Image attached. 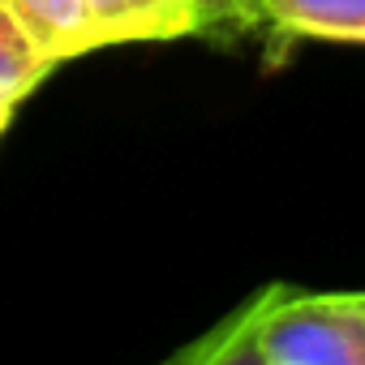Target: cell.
<instances>
[{
	"mask_svg": "<svg viewBox=\"0 0 365 365\" xmlns=\"http://www.w3.org/2000/svg\"><path fill=\"white\" fill-rule=\"evenodd\" d=\"M258 348L262 365H365V292L271 284Z\"/></svg>",
	"mask_w": 365,
	"mask_h": 365,
	"instance_id": "1",
	"label": "cell"
},
{
	"mask_svg": "<svg viewBox=\"0 0 365 365\" xmlns=\"http://www.w3.org/2000/svg\"><path fill=\"white\" fill-rule=\"evenodd\" d=\"M86 18L95 52L125 43H168L202 35L207 0H86Z\"/></svg>",
	"mask_w": 365,
	"mask_h": 365,
	"instance_id": "2",
	"label": "cell"
},
{
	"mask_svg": "<svg viewBox=\"0 0 365 365\" xmlns=\"http://www.w3.org/2000/svg\"><path fill=\"white\" fill-rule=\"evenodd\" d=\"M258 22L275 43H352L365 48V0H258Z\"/></svg>",
	"mask_w": 365,
	"mask_h": 365,
	"instance_id": "3",
	"label": "cell"
},
{
	"mask_svg": "<svg viewBox=\"0 0 365 365\" xmlns=\"http://www.w3.org/2000/svg\"><path fill=\"white\" fill-rule=\"evenodd\" d=\"M267 297H271V284H262L258 292H250L220 322H211L202 335H194L190 344H180L176 352H168L155 365H262L258 322H262Z\"/></svg>",
	"mask_w": 365,
	"mask_h": 365,
	"instance_id": "4",
	"label": "cell"
},
{
	"mask_svg": "<svg viewBox=\"0 0 365 365\" xmlns=\"http://www.w3.org/2000/svg\"><path fill=\"white\" fill-rule=\"evenodd\" d=\"M26 26V35L43 48L48 61H73L95 52L91 39V18H86V0H5Z\"/></svg>",
	"mask_w": 365,
	"mask_h": 365,
	"instance_id": "5",
	"label": "cell"
},
{
	"mask_svg": "<svg viewBox=\"0 0 365 365\" xmlns=\"http://www.w3.org/2000/svg\"><path fill=\"white\" fill-rule=\"evenodd\" d=\"M52 69H56V61L43 56V48L26 35L18 14L0 0V99L22 103L26 95H35L48 82Z\"/></svg>",
	"mask_w": 365,
	"mask_h": 365,
	"instance_id": "6",
	"label": "cell"
},
{
	"mask_svg": "<svg viewBox=\"0 0 365 365\" xmlns=\"http://www.w3.org/2000/svg\"><path fill=\"white\" fill-rule=\"evenodd\" d=\"M250 31H262L258 22V0H207V18H202V35L232 43Z\"/></svg>",
	"mask_w": 365,
	"mask_h": 365,
	"instance_id": "7",
	"label": "cell"
},
{
	"mask_svg": "<svg viewBox=\"0 0 365 365\" xmlns=\"http://www.w3.org/2000/svg\"><path fill=\"white\" fill-rule=\"evenodd\" d=\"M14 112H18V103H9V99H0V138H5V129L14 125Z\"/></svg>",
	"mask_w": 365,
	"mask_h": 365,
	"instance_id": "8",
	"label": "cell"
}]
</instances>
